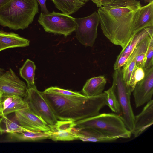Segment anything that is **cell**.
I'll list each match as a JSON object with an SVG mask.
<instances>
[{
  "label": "cell",
  "instance_id": "cell-37",
  "mask_svg": "<svg viewBox=\"0 0 153 153\" xmlns=\"http://www.w3.org/2000/svg\"><path fill=\"white\" fill-rule=\"evenodd\" d=\"M1 93L0 92V97L1 96Z\"/></svg>",
  "mask_w": 153,
  "mask_h": 153
},
{
  "label": "cell",
  "instance_id": "cell-16",
  "mask_svg": "<svg viewBox=\"0 0 153 153\" xmlns=\"http://www.w3.org/2000/svg\"><path fill=\"white\" fill-rule=\"evenodd\" d=\"M153 27V0L141 7L138 19L134 25V35L146 27Z\"/></svg>",
  "mask_w": 153,
  "mask_h": 153
},
{
  "label": "cell",
  "instance_id": "cell-17",
  "mask_svg": "<svg viewBox=\"0 0 153 153\" xmlns=\"http://www.w3.org/2000/svg\"><path fill=\"white\" fill-rule=\"evenodd\" d=\"M77 128V133L79 139L84 142H108L115 141L118 139L117 138L108 136L94 129L86 128L80 129Z\"/></svg>",
  "mask_w": 153,
  "mask_h": 153
},
{
  "label": "cell",
  "instance_id": "cell-1",
  "mask_svg": "<svg viewBox=\"0 0 153 153\" xmlns=\"http://www.w3.org/2000/svg\"><path fill=\"white\" fill-rule=\"evenodd\" d=\"M141 7L136 0H114L100 7L97 13L105 36L114 44L125 48L134 36Z\"/></svg>",
  "mask_w": 153,
  "mask_h": 153
},
{
  "label": "cell",
  "instance_id": "cell-33",
  "mask_svg": "<svg viewBox=\"0 0 153 153\" xmlns=\"http://www.w3.org/2000/svg\"><path fill=\"white\" fill-rule=\"evenodd\" d=\"M10 0H0V7L4 5Z\"/></svg>",
  "mask_w": 153,
  "mask_h": 153
},
{
  "label": "cell",
  "instance_id": "cell-27",
  "mask_svg": "<svg viewBox=\"0 0 153 153\" xmlns=\"http://www.w3.org/2000/svg\"><path fill=\"white\" fill-rule=\"evenodd\" d=\"M145 76V71L144 69L135 65L131 75L129 84L131 92L133 91L137 83L143 79Z\"/></svg>",
  "mask_w": 153,
  "mask_h": 153
},
{
  "label": "cell",
  "instance_id": "cell-35",
  "mask_svg": "<svg viewBox=\"0 0 153 153\" xmlns=\"http://www.w3.org/2000/svg\"><path fill=\"white\" fill-rule=\"evenodd\" d=\"M79 1L82 2V3H84L85 4L86 2H87L88 0H78Z\"/></svg>",
  "mask_w": 153,
  "mask_h": 153
},
{
  "label": "cell",
  "instance_id": "cell-2",
  "mask_svg": "<svg viewBox=\"0 0 153 153\" xmlns=\"http://www.w3.org/2000/svg\"><path fill=\"white\" fill-rule=\"evenodd\" d=\"M41 92L58 120L76 122L98 114L107 105L104 92L93 97H68Z\"/></svg>",
  "mask_w": 153,
  "mask_h": 153
},
{
  "label": "cell",
  "instance_id": "cell-7",
  "mask_svg": "<svg viewBox=\"0 0 153 153\" xmlns=\"http://www.w3.org/2000/svg\"><path fill=\"white\" fill-rule=\"evenodd\" d=\"M24 99L28 108L42 118L49 126L54 125L57 119L41 91L36 88H27Z\"/></svg>",
  "mask_w": 153,
  "mask_h": 153
},
{
  "label": "cell",
  "instance_id": "cell-14",
  "mask_svg": "<svg viewBox=\"0 0 153 153\" xmlns=\"http://www.w3.org/2000/svg\"><path fill=\"white\" fill-rule=\"evenodd\" d=\"M28 108L24 98L13 95L1 94L0 97V117Z\"/></svg>",
  "mask_w": 153,
  "mask_h": 153
},
{
  "label": "cell",
  "instance_id": "cell-13",
  "mask_svg": "<svg viewBox=\"0 0 153 153\" xmlns=\"http://www.w3.org/2000/svg\"><path fill=\"white\" fill-rule=\"evenodd\" d=\"M153 123V100L148 102L142 111L135 116L134 128L131 132L135 137L140 135Z\"/></svg>",
  "mask_w": 153,
  "mask_h": 153
},
{
  "label": "cell",
  "instance_id": "cell-18",
  "mask_svg": "<svg viewBox=\"0 0 153 153\" xmlns=\"http://www.w3.org/2000/svg\"><path fill=\"white\" fill-rule=\"evenodd\" d=\"M107 82L104 76L92 77L88 79L84 85L82 92L87 97H93L103 93Z\"/></svg>",
  "mask_w": 153,
  "mask_h": 153
},
{
  "label": "cell",
  "instance_id": "cell-5",
  "mask_svg": "<svg viewBox=\"0 0 153 153\" xmlns=\"http://www.w3.org/2000/svg\"><path fill=\"white\" fill-rule=\"evenodd\" d=\"M113 74V88L120 106V116L128 129L131 132L134 128V115L130 102L131 88L124 80L122 68L115 70Z\"/></svg>",
  "mask_w": 153,
  "mask_h": 153
},
{
  "label": "cell",
  "instance_id": "cell-6",
  "mask_svg": "<svg viewBox=\"0 0 153 153\" xmlns=\"http://www.w3.org/2000/svg\"><path fill=\"white\" fill-rule=\"evenodd\" d=\"M38 22L45 32L62 35L65 37L75 31L77 27L75 18L54 11L48 14L41 13Z\"/></svg>",
  "mask_w": 153,
  "mask_h": 153
},
{
  "label": "cell",
  "instance_id": "cell-10",
  "mask_svg": "<svg viewBox=\"0 0 153 153\" xmlns=\"http://www.w3.org/2000/svg\"><path fill=\"white\" fill-rule=\"evenodd\" d=\"M144 71V77L137 83L132 91L137 108L147 103L152 99L153 96V66Z\"/></svg>",
  "mask_w": 153,
  "mask_h": 153
},
{
  "label": "cell",
  "instance_id": "cell-11",
  "mask_svg": "<svg viewBox=\"0 0 153 153\" xmlns=\"http://www.w3.org/2000/svg\"><path fill=\"white\" fill-rule=\"evenodd\" d=\"M14 115L20 125L25 129L36 131L51 130L47 123L28 108L16 111Z\"/></svg>",
  "mask_w": 153,
  "mask_h": 153
},
{
  "label": "cell",
  "instance_id": "cell-9",
  "mask_svg": "<svg viewBox=\"0 0 153 153\" xmlns=\"http://www.w3.org/2000/svg\"><path fill=\"white\" fill-rule=\"evenodd\" d=\"M27 87L10 68L0 75V92L1 94L24 97Z\"/></svg>",
  "mask_w": 153,
  "mask_h": 153
},
{
  "label": "cell",
  "instance_id": "cell-30",
  "mask_svg": "<svg viewBox=\"0 0 153 153\" xmlns=\"http://www.w3.org/2000/svg\"><path fill=\"white\" fill-rule=\"evenodd\" d=\"M153 33L150 35L146 55V60L144 69H148L153 66Z\"/></svg>",
  "mask_w": 153,
  "mask_h": 153
},
{
  "label": "cell",
  "instance_id": "cell-26",
  "mask_svg": "<svg viewBox=\"0 0 153 153\" xmlns=\"http://www.w3.org/2000/svg\"><path fill=\"white\" fill-rule=\"evenodd\" d=\"M104 92L106 94L107 105L115 113L120 116V106L114 90L111 86Z\"/></svg>",
  "mask_w": 153,
  "mask_h": 153
},
{
  "label": "cell",
  "instance_id": "cell-28",
  "mask_svg": "<svg viewBox=\"0 0 153 153\" xmlns=\"http://www.w3.org/2000/svg\"><path fill=\"white\" fill-rule=\"evenodd\" d=\"M75 121L72 120H58L53 126H49L51 130L55 131H62L71 130L76 126Z\"/></svg>",
  "mask_w": 153,
  "mask_h": 153
},
{
  "label": "cell",
  "instance_id": "cell-19",
  "mask_svg": "<svg viewBox=\"0 0 153 153\" xmlns=\"http://www.w3.org/2000/svg\"><path fill=\"white\" fill-rule=\"evenodd\" d=\"M54 131L51 130L46 132L36 131L26 129L19 132L10 133L12 139L22 141H36L49 139Z\"/></svg>",
  "mask_w": 153,
  "mask_h": 153
},
{
  "label": "cell",
  "instance_id": "cell-21",
  "mask_svg": "<svg viewBox=\"0 0 153 153\" xmlns=\"http://www.w3.org/2000/svg\"><path fill=\"white\" fill-rule=\"evenodd\" d=\"M62 13L70 15L77 12L85 4L78 0H51Z\"/></svg>",
  "mask_w": 153,
  "mask_h": 153
},
{
  "label": "cell",
  "instance_id": "cell-32",
  "mask_svg": "<svg viewBox=\"0 0 153 153\" xmlns=\"http://www.w3.org/2000/svg\"><path fill=\"white\" fill-rule=\"evenodd\" d=\"M98 7H100L102 6L110 3L114 0H91Z\"/></svg>",
  "mask_w": 153,
  "mask_h": 153
},
{
  "label": "cell",
  "instance_id": "cell-36",
  "mask_svg": "<svg viewBox=\"0 0 153 153\" xmlns=\"http://www.w3.org/2000/svg\"><path fill=\"white\" fill-rule=\"evenodd\" d=\"M145 3H149L152 0H143Z\"/></svg>",
  "mask_w": 153,
  "mask_h": 153
},
{
  "label": "cell",
  "instance_id": "cell-22",
  "mask_svg": "<svg viewBox=\"0 0 153 153\" xmlns=\"http://www.w3.org/2000/svg\"><path fill=\"white\" fill-rule=\"evenodd\" d=\"M36 68V66L34 62L28 59L19 69L20 75L27 82V88L36 87L34 83Z\"/></svg>",
  "mask_w": 153,
  "mask_h": 153
},
{
  "label": "cell",
  "instance_id": "cell-31",
  "mask_svg": "<svg viewBox=\"0 0 153 153\" xmlns=\"http://www.w3.org/2000/svg\"><path fill=\"white\" fill-rule=\"evenodd\" d=\"M47 0H36L40 5L41 13L44 14H48L50 12L47 9L46 6V1Z\"/></svg>",
  "mask_w": 153,
  "mask_h": 153
},
{
  "label": "cell",
  "instance_id": "cell-15",
  "mask_svg": "<svg viewBox=\"0 0 153 153\" xmlns=\"http://www.w3.org/2000/svg\"><path fill=\"white\" fill-rule=\"evenodd\" d=\"M30 42L18 34L0 30V51L10 48L27 47Z\"/></svg>",
  "mask_w": 153,
  "mask_h": 153
},
{
  "label": "cell",
  "instance_id": "cell-12",
  "mask_svg": "<svg viewBox=\"0 0 153 153\" xmlns=\"http://www.w3.org/2000/svg\"><path fill=\"white\" fill-rule=\"evenodd\" d=\"M153 33V27H146L134 35L117 56L114 65V69L121 68L126 62L137 45L145 37Z\"/></svg>",
  "mask_w": 153,
  "mask_h": 153
},
{
  "label": "cell",
  "instance_id": "cell-25",
  "mask_svg": "<svg viewBox=\"0 0 153 153\" xmlns=\"http://www.w3.org/2000/svg\"><path fill=\"white\" fill-rule=\"evenodd\" d=\"M136 56V50L135 48L134 52L122 68L123 78L128 85L131 75L135 66Z\"/></svg>",
  "mask_w": 153,
  "mask_h": 153
},
{
  "label": "cell",
  "instance_id": "cell-29",
  "mask_svg": "<svg viewBox=\"0 0 153 153\" xmlns=\"http://www.w3.org/2000/svg\"><path fill=\"white\" fill-rule=\"evenodd\" d=\"M43 92L55 94L68 97H84L85 96L79 93L66 90L57 87H51L46 89Z\"/></svg>",
  "mask_w": 153,
  "mask_h": 153
},
{
  "label": "cell",
  "instance_id": "cell-8",
  "mask_svg": "<svg viewBox=\"0 0 153 153\" xmlns=\"http://www.w3.org/2000/svg\"><path fill=\"white\" fill-rule=\"evenodd\" d=\"M77 27L76 37L85 47H92L97 36V27L100 17L95 11L87 17L75 18Z\"/></svg>",
  "mask_w": 153,
  "mask_h": 153
},
{
  "label": "cell",
  "instance_id": "cell-24",
  "mask_svg": "<svg viewBox=\"0 0 153 153\" xmlns=\"http://www.w3.org/2000/svg\"><path fill=\"white\" fill-rule=\"evenodd\" d=\"M77 131V128L76 127L69 131H54L49 139L54 141H70L79 139Z\"/></svg>",
  "mask_w": 153,
  "mask_h": 153
},
{
  "label": "cell",
  "instance_id": "cell-34",
  "mask_svg": "<svg viewBox=\"0 0 153 153\" xmlns=\"http://www.w3.org/2000/svg\"><path fill=\"white\" fill-rule=\"evenodd\" d=\"M4 70L0 67V75L3 74L4 72Z\"/></svg>",
  "mask_w": 153,
  "mask_h": 153
},
{
  "label": "cell",
  "instance_id": "cell-3",
  "mask_svg": "<svg viewBox=\"0 0 153 153\" xmlns=\"http://www.w3.org/2000/svg\"><path fill=\"white\" fill-rule=\"evenodd\" d=\"M38 13L36 0H10L0 7V25L11 30H23Z\"/></svg>",
  "mask_w": 153,
  "mask_h": 153
},
{
  "label": "cell",
  "instance_id": "cell-20",
  "mask_svg": "<svg viewBox=\"0 0 153 153\" xmlns=\"http://www.w3.org/2000/svg\"><path fill=\"white\" fill-rule=\"evenodd\" d=\"M25 129L20 125L15 115L12 117L7 116L0 118V135L19 132Z\"/></svg>",
  "mask_w": 153,
  "mask_h": 153
},
{
  "label": "cell",
  "instance_id": "cell-23",
  "mask_svg": "<svg viewBox=\"0 0 153 153\" xmlns=\"http://www.w3.org/2000/svg\"><path fill=\"white\" fill-rule=\"evenodd\" d=\"M152 33H153L141 41L136 47V56L135 65L143 69L146 60V55L150 35Z\"/></svg>",
  "mask_w": 153,
  "mask_h": 153
},
{
  "label": "cell",
  "instance_id": "cell-4",
  "mask_svg": "<svg viewBox=\"0 0 153 153\" xmlns=\"http://www.w3.org/2000/svg\"><path fill=\"white\" fill-rule=\"evenodd\" d=\"M76 127L79 129H94L118 139L130 138L132 134L121 116L115 113H100L76 121Z\"/></svg>",
  "mask_w": 153,
  "mask_h": 153
}]
</instances>
